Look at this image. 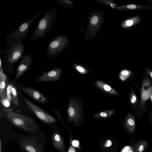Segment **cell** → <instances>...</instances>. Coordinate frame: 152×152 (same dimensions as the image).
<instances>
[{
  "mask_svg": "<svg viewBox=\"0 0 152 152\" xmlns=\"http://www.w3.org/2000/svg\"><path fill=\"white\" fill-rule=\"evenodd\" d=\"M0 116L4 117L14 126L29 134L39 133L41 128L36 121L26 114L16 111L12 108L2 105Z\"/></svg>",
  "mask_w": 152,
  "mask_h": 152,
  "instance_id": "6da1fadb",
  "label": "cell"
},
{
  "mask_svg": "<svg viewBox=\"0 0 152 152\" xmlns=\"http://www.w3.org/2000/svg\"><path fill=\"white\" fill-rule=\"evenodd\" d=\"M6 41L7 45L4 50L3 68L6 72L11 73L14 70L15 64L23 57L26 47L22 39H15L11 32L7 35Z\"/></svg>",
  "mask_w": 152,
  "mask_h": 152,
  "instance_id": "7a4b0ae2",
  "label": "cell"
},
{
  "mask_svg": "<svg viewBox=\"0 0 152 152\" xmlns=\"http://www.w3.org/2000/svg\"><path fill=\"white\" fill-rule=\"evenodd\" d=\"M57 17L56 10L54 8L49 9L39 20L37 27L29 39L34 41L42 38L50 31Z\"/></svg>",
  "mask_w": 152,
  "mask_h": 152,
  "instance_id": "3957f363",
  "label": "cell"
},
{
  "mask_svg": "<svg viewBox=\"0 0 152 152\" xmlns=\"http://www.w3.org/2000/svg\"><path fill=\"white\" fill-rule=\"evenodd\" d=\"M37 133L22 138L19 142L20 147L27 152H44L45 142L39 136L35 135Z\"/></svg>",
  "mask_w": 152,
  "mask_h": 152,
  "instance_id": "277c9868",
  "label": "cell"
},
{
  "mask_svg": "<svg viewBox=\"0 0 152 152\" xmlns=\"http://www.w3.org/2000/svg\"><path fill=\"white\" fill-rule=\"evenodd\" d=\"M24 98V101L28 108L42 122L50 127L55 126L57 124V121L54 116L27 98Z\"/></svg>",
  "mask_w": 152,
  "mask_h": 152,
  "instance_id": "5b68a950",
  "label": "cell"
},
{
  "mask_svg": "<svg viewBox=\"0 0 152 152\" xmlns=\"http://www.w3.org/2000/svg\"><path fill=\"white\" fill-rule=\"evenodd\" d=\"M45 10V9H43L32 17L23 22L18 26L16 30L13 29L11 32L13 37L17 39L27 37L32 24L39 15Z\"/></svg>",
  "mask_w": 152,
  "mask_h": 152,
  "instance_id": "8992f818",
  "label": "cell"
},
{
  "mask_svg": "<svg viewBox=\"0 0 152 152\" xmlns=\"http://www.w3.org/2000/svg\"><path fill=\"white\" fill-rule=\"evenodd\" d=\"M64 37L58 35L50 40L47 48V58L51 60L54 58L61 53L64 48Z\"/></svg>",
  "mask_w": 152,
  "mask_h": 152,
  "instance_id": "52a82bcc",
  "label": "cell"
},
{
  "mask_svg": "<svg viewBox=\"0 0 152 152\" xmlns=\"http://www.w3.org/2000/svg\"><path fill=\"white\" fill-rule=\"evenodd\" d=\"M18 85L22 92L37 102L44 104L50 103L48 98L39 90L29 86L18 84Z\"/></svg>",
  "mask_w": 152,
  "mask_h": 152,
  "instance_id": "ba28073f",
  "label": "cell"
},
{
  "mask_svg": "<svg viewBox=\"0 0 152 152\" xmlns=\"http://www.w3.org/2000/svg\"><path fill=\"white\" fill-rule=\"evenodd\" d=\"M33 61L31 54H25L23 55L16 69L15 75L13 80L14 82H16L20 77L29 71Z\"/></svg>",
  "mask_w": 152,
  "mask_h": 152,
  "instance_id": "9c48e42d",
  "label": "cell"
},
{
  "mask_svg": "<svg viewBox=\"0 0 152 152\" xmlns=\"http://www.w3.org/2000/svg\"><path fill=\"white\" fill-rule=\"evenodd\" d=\"M62 69L56 67L49 71H44L42 75L35 78L34 80L38 82H52L59 81L61 78Z\"/></svg>",
  "mask_w": 152,
  "mask_h": 152,
  "instance_id": "30bf717a",
  "label": "cell"
},
{
  "mask_svg": "<svg viewBox=\"0 0 152 152\" xmlns=\"http://www.w3.org/2000/svg\"><path fill=\"white\" fill-rule=\"evenodd\" d=\"M51 127L53 129L51 136L53 147L60 152H66L64 140L59 131V128L56 125Z\"/></svg>",
  "mask_w": 152,
  "mask_h": 152,
  "instance_id": "8fae6325",
  "label": "cell"
},
{
  "mask_svg": "<svg viewBox=\"0 0 152 152\" xmlns=\"http://www.w3.org/2000/svg\"><path fill=\"white\" fill-rule=\"evenodd\" d=\"M125 126L126 128L130 134H134L136 126L135 117L131 114L128 115L126 120Z\"/></svg>",
  "mask_w": 152,
  "mask_h": 152,
  "instance_id": "7c38bea8",
  "label": "cell"
},
{
  "mask_svg": "<svg viewBox=\"0 0 152 152\" xmlns=\"http://www.w3.org/2000/svg\"><path fill=\"white\" fill-rule=\"evenodd\" d=\"M8 78L5 73L0 74V99L6 98L7 84Z\"/></svg>",
  "mask_w": 152,
  "mask_h": 152,
  "instance_id": "4fadbf2b",
  "label": "cell"
},
{
  "mask_svg": "<svg viewBox=\"0 0 152 152\" xmlns=\"http://www.w3.org/2000/svg\"><path fill=\"white\" fill-rule=\"evenodd\" d=\"M18 84L12 81V102L16 106L19 104V100L18 96Z\"/></svg>",
  "mask_w": 152,
  "mask_h": 152,
  "instance_id": "5bb4252c",
  "label": "cell"
},
{
  "mask_svg": "<svg viewBox=\"0 0 152 152\" xmlns=\"http://www.w3.org/2000/svg\"><path fill=\"white\" fill-rule=\"evenodd\" d=\"M148 141L143 139H140L135 145V152H144L148 148Z\"/></svg>",
  "mask_w": 152,
  "mask_h": 152,
  "instance_id": "9a60e30c",
  "label": "cell"
},
{
  "mask_svg": "<svg viewBox=\"0 0 152 152\" xmlns=\"http://www.w3.org/2000/svg\"><path fill=\"white\" fill-rule=\"evenodd\" d=\"M12 80L9 78H8L7 84L6 96L7 98L10 102H12Z\"/></svg>",
  "mask_w": 152,
  "mask_h": 152,
  "instance_id": "2e32d148",
  "label": "cell"
},
{
  "mask_svg": "<svg viewBox=\"0 0 152 152\" xmlns=\"http://www.w3.org/2000/svg\"><path fill=\"white\" fill-rule=\"evenodd\" d=\"M131 72L126 70H124L121 72L120 78L123 81L125 80L130 75Z\"/></svg>",
  "mask_w": 152,
  "mask_h": 152,
  "instance_id": "e0dca14e",
  "label": "cell"
},
{
  "mask_svg": "<svg viewBox=\"0 0 152 152\" xmlns=\"http://www.w3.org/2000/svg\"><path fill=\"white\" fill-rule=\"evenodd\" d=\"M120 152H135V145L125 146Z\"/></svg>",
  "mask_w": 152,
  "mask_h": 152,
  "instance_id": "ac0fdd59",
  "label": "cell"
},
{
  "mask_svg": "<svg viewBox=\"0 0 152 152\" xmlns=\"http://www.w3.org/2000/svg\"><path fill=\"white\" fill-rule=\"evenodd\" d=\"M130 100L132 105H135L137 103V97L135 93L133 91L131 92L130 96Z\"/></svg>",
  "mask_w": 152,
  "mask_h": 152,
  "instance_id": "d6986e66",
  "label": "cell"
},
{
  "mask_svg": "<svg viewBox=\"0 0 152 152\" xmlns=\"http://www.w3.org/2000/svg\"><path fill=\"white\" fill-rule=\"evenodd\" d=\"M0 102L2 106L6 107H9L10 105V102L6 98L0 99Z\"/></svg>",
  "mask_w": 152,
  "mask_h": 152,
  "instance_id": "ffe728a7",
  "label": "cell"
},
{
  "mask_svg": "<svg viewBox=\"0 0 152 152\" xmlns=\"http://www.w3.org/2000/svg\"><path fill=\"white\" fill-rule=\"evenodd\" d=\"M70 142L73 147L77 148L79 147V142L78 140H74L71 142V140H70Z\"/></svg>",
  "mask_w": 152,
  "mask_h": 152,
  "instance_id": "44dd1931",
  "label": "cell"
},
{
  "mask_svg": "<svg viewBox=\"0 0 152 152\" xmlns=\"http://www.w3.org/2000/svg\"><path fill=\"white\" fill-rule=\"evenodd\" d=\"M98 20V18L96 16H94L91 18V24L93 25L96 24Z\"/></svg>",
  "mask_w": 152,
  "mask_h": 152,
  "instance_id": "7402d4cb",
  "label": "cell"
},
{
  "mask_svg": "<svg viewBox=\"0 0 152 152\" xmlns=\"http://www.w3.org/2000/svg\"><path fill=\"white\" fill-rule=\"evenodd\" d=\"M68 113L70 116H73L75 114V111L73 108L72 107H69L68 110Z\"/></svg>",
  "mask_w": 152,
  "mask_h": 152,
  "instance_id": "603a6c76",
  "label": "cell"
},
{
  "mask_svg": "<svg viewBox=\"0 0 152 152\" xmlns=\"http://www.w3.org/2000/svg\"><path fill=\"white\" fill-rule=\"evenodd\" d=\"M112 144V142L111 141L108 140H107L105 142L104 145V147H109L111 146Z\"/></svg>",
  "mask_w": 152,
  "mask_h": 152,
  "instance_id": "cb8c5ba5",
  "label": "cell"
},
{
  "mask_svg": "<svg viewBox=\"0 0 152 152\" xmlns=\"http://www.w3.org/2000/svg\"><path fill=\"white\" fill-rule=\"evenodd\" d=\"M72 145L71 143V145L69 146L68 150V152H75V149L72 147Z\"/></svg>",
  "mask_w": 152,
  "mask_h": 152,
  "instance_id": "d4e9b609",
  "label": "cell"
},
{
  "mask_svg": "<svg viewBox=\"0 0 152 152\" xmlns=\"http://www.w3.org/2000/svg\"><path fill=\"white\" fill-rule=\"evenodd\" d=\"M136 7V6L134 4H129L127 6V8L129 9H134Z\"/></svg>",
  "mask_w": 152,
  "mask_h": 152,
  "instance_id": "484cf974",
  "label": "cell"
},
{
  "mask_svg": "<svg viewBox=\"0 0 152 152\" xmlns=\"http://www.w3.org/2000/svg\"><path fill=\"white\" fill-rule=\"evenodd\" d=\"M133 22L132 20H128L126 22V24L127 26H131L133 24Z\"/></svg>",
  "mask_w": 152,
  "mask_h": 152,
  "instance_id": "4316f807",
  "label": "cell"
},
{
  "mask_svg": "<svg viewBox=\"0 0 152 152\" xmlns=\"http://www.w3.org/2000/svg\"><path fill=\"white\" fill-rule=\"evenodd\" d=\"M103 87L104 89L106 91H109L111 89V87L107 85H105Z\"/></svg>",
  "mask_w": 152,
  "mask_h": 152,
  "instance_id": "83f0119b",
  "label": "cell"
},
{
  "mask_svg": "<svg viewBox=\"0 0 152 152\" xmlns=\"http://www.w3.org/2000/svg\"><path fill=\"white\" fill-rule=\"evenodd\" d=\"M77 69L80 72H83L84 71V69L82 67L79 66L77 67Z\"/></svg>",
  "mask_w": 152,
  "mask_h": 152,
  "instance_id": "f1b7e54d",
  "label": "cell"
},
{
  "mask_svg": "<svg viewBox=\"0 0 152 152\" xmlns=\"http://www.w3.org/2000/svg\"><path fill=\"white\" fill-rule=\"evenodd\" d=\"M146 71L148 74L152 78V71L148 69L146 70Z\"/></svg>",
  "mask_w": 152,
  "mask_h": 152,
  "instance_id": "f546056e",
  "label": "cell"
},
{
  "mask_svg": "<svg viewBox=\"0 0 152 152\" xmlns=\"http://www.w3.org/2000/svg\"><path fill=\"white\" fill-rule=\"evenodd\" d=\"M100 115L101 116L104 118L106 117L107 116V114L104 112L101 113H100Z\"/></svg>",
  "mask_w": 152,
  "mask_h": 152,
  "instance_id": "4dcf8cb0",
  "label": "cell"
},
{
  "mask_svg": "<svg viewBox=\"0 0 152 152\" xmlns=\"http://www.w3.org/2000/svg\"><path fill=\"white\" fill-rule=\"evenodd\" d=\"M0 152H2V150L1 148V140L0 142Z\"/></svg>",
  "mask_w": 152,
  "mask_h": 152,
  "instance_id": "1f68e13d",
  "label": "cell"
},
{
  "mask_svg": "<svg viewBox=\"0 0 152 152\" xmlns=\"http://www.w3.org/2000/svg\"><path fill=\"white\" fill-rule=\"evenodd\" d=\"M150 120L151 122V124H152V118H150Z\"/></svg>",
  "mask_w": 152,
  "mask_h": 152,
  "instance_id": "d6a6232c",
  "label": "cell"
},
{
  "mask_svg": "<svg viewBox=\"0 0 152 152\" xmlns=\"http://www.w3.org/2000/svg\"><path fill=\"white\" fill-rule=\"evenodd\" d=\"M151 152H152V150H151Z\"/></svg>",
  "mask_w": 152,
  "mask_h": 152,
  "instance_id": "836d02e7",
  "label": "cell"
},
{
  "mask_svg": "<svg viewBox=\"0 0 152 152\" xmlns=\"http://www.w3.org/2000/svg\"></svg>",
  "mask_w": 152,
  "mask_h": 152,
  "instance_id": "e575fe53",
  "label": "cell"
}]
</instances>
